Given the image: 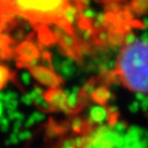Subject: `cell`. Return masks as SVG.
<instances>
[{"mask_svg": "<svg viewBox=\"0 0 148 148\" xmlns=\"http://www.w3.org/2000/svg\"><path fill=\"white\" fill-rule=\"evenodd\" d=\"M123 137L115 127L99 126L84 137L81 148H123Z\"/></svg>", "mask_w": 148, "mask_h": 148, "instance_id": "obj_3", "label": "cell"}, {"mask_svg": "<svg viewBox=\"0 0 148 148\" xmlns=\"http://www.w3.org/2000/svg\"><path fill=\"white\" fill-rule=\"evenodd\" d=\"M130 1H140V0H130Z\"/></svg>", "mask_w": 148, "mask_h": 148, "instance_id": "obj_5", "label": "cell"}, {"mask_svg": "<svg viewBox=\"0 0 148 148\" xmlns=\"http://www.w3.org/2000/svg\"><path fill=\"white\" fill-rule=\"evenodd\" d=\"M0 115H1V104H0Z\"/></svg>", "mask_w": 148, "mask_h": 148, "instance_id": "obj_4", "label": "cell"}, {"mask_svg": "<svg viewBox=\"0 0 148 148\" xmlns=\"http://www.w3.org/2000/svg\"><path fill=\"white\" fill-rule=\"evenodd\" d=\"M116 80L138 95H148V41L133 40L123 45L114 67Z\"/></svg>", "mask_w": 148, "mask_h": 148, "instance_id": "obj_1", "label": "cell"}, {"mask_svg": "<svg viewBox=\"0 0 148 148\" xmlns=\"http://www.w3.org/2000/svg\"><path fill=\"white\" fill-rule=\"evenodd\" d=\"M70 0H2L8 11L32 23H52L62 19Z\"/></svg>", "mask_w": 148, "mask_h": 148, "instance_id": "obj_2", "label": "cell"}]
</instances>
